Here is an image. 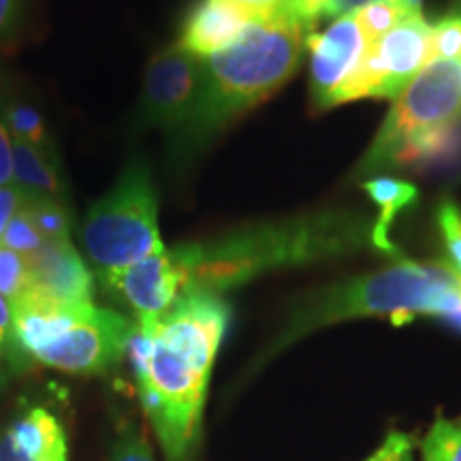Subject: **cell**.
Returning <instances> with one entry per match:
<instances>
[{"label":"cell","mask_w":461,"mask_h":461,"mask_svg":"<svg viewBox=\"0 0 461 461\" xmlns=\"http://www.w3.org/2000/svg\"><path fill=\"white\" fill-rule=\"evenodd\" d=\"M230 319L214 293L190 291L157 325L132 333L129 350L140 400L169 461H188L218 348Z\"/></svg>","instance_id":"obj_1"},{"label":"cell","mask_w":461,"mask_h":461,"mask_svg":"<svg viewBox=\"0 0 461 461\" xmlns=\"http://www.w3.org/2000/svg\"><path fill=\"white\" fill-rule=\"evenodd\" d=\"M374 224L361 214L325 212L261 222L221 238L169 248L184 278V293L221 295L265 272L361 252L374 246Z\"/></svg>","instance_id":"obj_2"},{"label":"cell","mask_w":461,"mask_h":461,"mask_svg":"<svg viewBox=\"0 0 461 461\" xmlns=\"http://www.w3.org/2000/svg\"><path fill=\"white\" fill-rule=\"evenodd\" d=\"M395 265L321 288L293 308L285 330L267 355L274 357L310 333L355 319H391L395 325L417 316L442 321L461 333V278L447 261L420 265L395 258Z\"/></svg>","instance_id":"obj_3"},{"label":"cell","mask_w":461,"mask_h":461,"mask_svg":"<svg viewBox=\"0 0 461 461\" xmlns=\"http://www.w3.org/2000/svg\"><path fill=\"white\" fill-rule=\"evenodd\" d=\"M314 28L285 11L263 17L229 50L205 58L199 112L182 148H197L278 92L302 65Z\"/></svg>","instance_id":"obj_4"},{"label":"cell","mask_w":461,"mask_h":461,"mask_svg":"<svg viewBox=\"0 0 461 461\" xmlns=\"http://www.w3.org/2000/svg\"><path fill=\"white\" fill-rule=\"evenodd\" d=\"M461 122V60H431L397 96L359 173L425 160Z\"/></svg>","instance_id":"obj_5"},{"label":"cell","mask_w":461,"mask_h":461,"mask_svg":"<svg viewBox=\"0 0 461 461\" xmlns=\"http://www.w3.org/2000/svg\"><path fill=\"white\" fill-rule=\"evenodd\" d=\"M79 241L99 278L165 250L157 186L141 160H131L113 186L90 205Z\"/></svg>","instance_id":"obj_6"},{"label":"cell","mask_w":461,"mask_h":461,"mask_svg":"<svg viewBox=\"0 0 461 461\" xmlns=\"http://www.w3.org/2000/svg\"><path fill=\"white\" fill-rule=\"evenodd\" d=\"M431 28L423 14L372 41L355 73L331 99V107L359 99H397L431 62Z\"/></svg>","instance_id":"obj_7"},{"label":"cell","mask_w":461,"mask_h":461,"mask_svg":"<svg viewBox=\"0 0 461 461\" xmlns=\"http://www.w3.org/2000/svg\"><path fill=\"white\" fill-rule=\"evenodd\" d=\"M205 65L180 45H169L149 58L143 77L140 118L149 129H158L186 140L203 96Z\"/></svg>","instance_id":"obj_8"},{"label":"cell","mask_w":461,"mask_h":461,"mask_svg":"<svg viewBox=\"0 0 461 461\" xmlns=\"http://www.w3.org/2000/svg\"><path fill=\"white\" fill-rule=\"evenodd\" d=\"M135 330L137 322L126 316L88 303L65 331L34 350L32 359L79 376L105 374L126 355Z\"/></svg>","instance_id":"obj_9"},{"label":"cell","mask_w":461,"mask_h":461,"mask_svg":"<svg viewBox=\"0 0 461 461\" xmlns=\"http://www.w3.org/2000/svg\"><path fill=\"white\" fill-rule=\"evenodd\" d=\"M370 45L355 11L338 15L325 32L310 34V96L314 109H331L333 95L355 73Z\"/></svg>","instance_id":"obj_10"},{"label":"cell","mask_w":461,"mask_h":461,"mask_svg":"<svg viewBox=\"0 0 461 461\" xmlns=\"http://www.w3.org/2000/svg\"><path fill=\"white\" fill-rule=\"evenodd\" d=\"M101 280L135 312L140 330L157 325L184 295V278L167 248Z\"/></svg>","instance_id":"obj_11"},{"label":"cell","mask_w":461,"mask_h":461,"mask_svg":"<svg viewBox=\"0 0 461 461\" xmlns=\"http://www.w3.org/2000/svg\"><path fill=\"white\" fill-rule=\"evenodd\" d=\"M31 286L56 302L95 303V274L71 240H51L26 257Z\"/></svg>","instance_id":"obj_12"},{"label":"cell","mask_w":461,"mask_h":461,"mask_svg":"<svg viewBox=\"0 0 461 461\" xmlns=\"http://www.w3.org/2000/svg\"><path fill=\"white\" fill-rule=\"evenodd\" d=\"M263 20L230 0H199L182 24L180 45L188 54L205 58L229 50L255 22Z\"/></svg>","instance_id":"obj_13"},{"label":"cell","mask_w":461,"mask_h":461,"mask_svg":"<svg viewBox=\"0 0 461 461\" xmlns=\"http://www.w3.org/2000/svg\"><path fill=\"white\" fill-rule=\"evenodd\" d=\"M14 447L32 461H68L67 436L54 414L31 408L5 431Z\"/></svg>","instance_id":"obj_14"},{"label":"cell","mask_w":461,"mask_h":461,"mask_svg":"<svg viewBox=\"0 0 461 461\" xmlns=\"http://www.w3.org/2000/svg\"><path fill=\"white\" fill-rule=\"evenodd\" d=\"M14 182L32 197L67 201V184L54 146L39 148L14 141Z\"/></svg>","instance_id":"obj_15"},{"label":"cell","mask_w":461,"mask_h":461,"mask_svg":"<svg viewBox=\"0 0 461 461\" xmlns=\"http://www.w3.org/2000/svg\"><path fill=\"white\" fill-rule=\"evenodd\" d=\"M363 190L370 194V199L380 210L378 221L374 222L372 230L374 248L384 252V255L400 258L402 252H397L393 241L389 240V229L403 207L414 203V199H417V188L408 182L393 180V177H374V180H367L363 184Z\"/></svg>","instance_id":"obj_16"},{"label":"cell","mask_w":461,"mask_h":461,"mask_svg":"<svg viewBox=\"0 0 461 461\" xmlns=\"http://www.w3.org/2000/svg\"><path fill=\"white\" fill-rule=\"evenodd\" d=\"M420 9H423V0H366L353 11L363 32L370 37V41H376L391 28L423 14Z\"/></svg>","instance_id":"obj_17"},{"label":"cell","mask_w":461,"mask_h":461,"mask_svg":"<svg viewBox=\"0 0 461 461\" xmlns=\"http://www.w3.org/2000/svg\"><path fill=\"white\" fill-rule=\"evenodd\" d=\"M3 124L7 126L11 140L28 143V146H39V148H51V137L45 126V120L39 109L26 103H11L5 109Z\"/></svg>","instance_id":"obj_18"},{"label":"cell","mask_w":461,"mask_h":461,"mask_svg":"<svg viewBox=\"0 0 461 461\" xmlns=\"http://www.w3.org/2000/svg\"><path fill=\"white\" fill-rule=\"evenodd\" d=\"M423 461H461V417L447 419L438 414L420 442Z\"/></svg>","instance_id":"obj_19"},{"label":"cell","mask_w":461,"mask_h":461,"mask_svg":"<svg viewBox=\"0 0 461 461\" xmlns=\"http://www.w3.org/2000/svg\"><path fill=\"white\" fill-rule=\"evenodd\" d=\"M26 207L45 241L71 238V214L67 210V201L32 197Z\"/></svg>","instance_id":"obj_20"},{"label":"cell","mask_w":461,"mask_h":461,"mask_svg":"<svg viewBox=\"0 0 461 461\" xmlns=\"http://www.w3.org/2000/svg\"><path fill=\"white\" fill-rule=\"evenodd\" d=\"M31 288V272L26 257L0 246V295L14 303Z\"/></svg>","instance_id":"obj_21"},{"label":"cell","mask_w":461,"mask_h":461,"mask_svg":"<svg viewBox=\"0 0 461 461\" xmlns=\"http://www.w3.org/2000/svg\"><path fill=\"white\" fill-rule=\"evenodd\" d=\"M26 205L11 218L7 229H5L3 241H0V246H7L9 250L20 252L22 257H31L32 252H37L45 244V238L41 230L37 229V224H34Z\"/></svg>","instance_id":"obj_22"},{"label":"cell","mask_w":461,"mask_h":461,"mask_svg":"<svg viewBox=\"0 0 461 461\" xmlns=\"http://www.w3.org/2000/svg\"><path fill=\"white\" fill-rule=\"evenodd\" d=\"M431 60H461V9L431 28Z\"/></svg>","instance_id":"obj_23"},{"label":"cell","mask_w":461,"mask_h":461,"mask_svg":"<svg viewBox=\"0 0 461 461\" xmlns=\"http://www.w3.org/2000/svg\"><path fill=\"white\" fill-rule=\"evenodd\" d=\"M438 222H440L442 240L447 244L448 265L461 278V212L453 201H442L438 207Z\"/></svg>","instance_id":"obj_24"},{"label":"cell","mask_w":461,"mask_h":461,"mask_svg":"<svg viewBox=\"0 0 461 461\" xmlns=\"http://www.w3.org/2000/svg\"><path fill=\"white\" fill-rule=\"evenodd\" d=\"M414 448H417V436L391 429L376 451L363 461H414Z\"/></svg>","instance_id":"obj_25"},{"label":"cell","mask_w":461,"mask_h":461,"mask_svg":"<svg viewBox=\"0 0 461 461\" xmlns=\"http://www.w3.org/2000/svg\"><path fill=\"white\" fill-rule=\"evenodd\" d=\"M112 461H154L146 436L140 429H124L115 442Z\"/></svg>","instance_id":"obj_26"},{"label":"cell","mask_w":461,"mask_h":461,"mask_svg":"<svg viewBox=\"0 0 461 461\" xmlns=\"http://www.w3.org/2000/svg\"><path fill=\"white\" fill-rule=\"evenodd\" d=\"M31 199L32 194L26 193L22 186H17L15 182L7 184V186H0V241H3L5 229H7L11 218H14Z\"/></svg>","instance_id":"obj_27"},{"label":"cell","mask_w":461,"mask_h":461,"mask_svg":"<svg viewBox=\"0 0 461 461\" xmlns=\"http://www.w3.org/2000/svg\"><path fill=\"white\" fill-rule=\"evenodd\" d=\"M26 15V0H0V43L20 32Z\"/></svg>","instance_id":"obj_28"},{"label":"cell","mask_w":461,"mask_h":461,"mask_svg":"<svg viewBox=\"0 0 461 461\" xmlns=\"http://www.w3.org/2000/svg\"><path fill=\"white\" fill-rule=\"evenodd\" d=\"M14 182V140L0 120V186Z\"/></svg>","instance_id":"obj_29"},{"label":"cell","mask_w":461,"mask_h":461,"mask_svg":"<svg viewBox=\"0 0 461 461\" xmlns=\"http://www.w3.org/2000/svg\"><path fill=\"white\" fill-rule=\"evenodd\" d=\"M230 3L240 5V7L250 11V14H255L257 17H269L282 7L285 0H230Z\"/></svg>","instance_id":"obj_30"},{"label":"cell","mask_w":461,"mask_h":461,"mask_svg":"<svg viewBox=\"0 0 461 461\" xmlns=\"http://www.w3.org/2000/svg\"><path fill=\"white\" fill-rule=\"evenodd\" d=\"M0 461H32V459H28L26 455L17 451L14 442L9 440V436L3 434L0 436Z\"/></svg>","instance_id":"obj_31"},{"label":"cell","mask_w":461,"mask_h":461,"mask_svg":"<svg viewBox=\"0 0 461 461\" xmlns=\"http://www.w3.org/2000/svg\"><path fill=\"white\" fill-rule=\"evenodd\" d=\"M0 330L11 333V303L0 295Z\"/></svg>","instance_id":"obj_32"},{"label":"cell","mask_w":461,"mask_h":461,"mask_svg":"<svg viewBox=\"0 0 461 461\" xmlns=\"http://www.w3.org/2000/svg\"><path fill=\"white\" fill-rule=\"evenodd\" d=\"M9 346H14V348H15V344H14V338H11V333H9V331L0 330V359H3L5 353H7V348H9Z\"/></svg>","instance_id":"obj_33"},{"label":"cell","mask_w":461,"mask_h":461,"mask_svg":"<svg viewBox=\"0 0 461 461\" xmlns=\"http://www.w3.org/2000/svg\"><path fill=\"white\" fill-rule=\"evenodd\" d=\"M357 3H359V0H338L339 14H346V11H353ZM363 3H366V0H363Z\"/></svg>","instance_id":"obj_34"}]
</instances>
